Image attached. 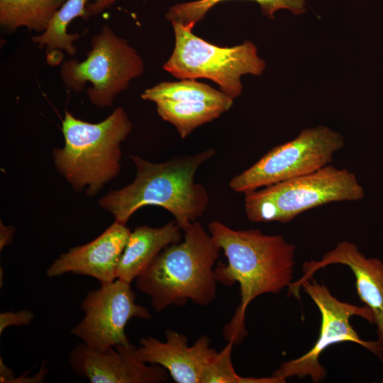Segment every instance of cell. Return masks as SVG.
<instances>
[{
  "instance_id": "6da1fadb",
  "label": "cell",
  "mask_w": 383,
  "mask_h": 383,
  "mask_svg": "<svg viewBox=\"0 0 383 383\" xmlns=\"http://www.w3.org/2000/svg\"><path fill=\"white\" fill-rule=\"evenodd\" d=\"M209 231L227 258V264L214 268L217 282L240 287V303L223 329L228 342L238 344L247 335L245 311L251 301L265 294H278L294 282L296 247L281 235L234 230L218 221H211Z\"/></svg>"
},
{
  "instance_id": "7a4b0ae2",
  "label": "cell",
  "mask_w": 383,
  "mask_h": 383,
  "mask_svg": "<svg viewBox=\"0 0 383 383\" xmlns=\"http://www.w3.org/2000/svg\"><path fill=\"white\" fill-rule=\"evenodd\" d=\"M216 153L213 148L152 162L131 155L136 176L128 185L111 190L99 200V205L110 212L114 221L126 225L131 216L145 206H158L169 211L182 231L196 221L207 209L209 196L195 174Z\"/></svg>"
},
{
  "instance_id": "3957f363",
  "label": "cell",
  "mask_w": 383,
  "mask_h": 383,
  "mask_svg": "<svg viewBox=\"0 0 383 383\" xmlns=\"http://www.w3.org/2000/svg\"><path fill=\"white\" fill-rule=\"evenodd\" d=\"M183 232L184 240L165 248L135 279L157 312L189 301L208 306L216 296L213 266L221 250L198 221Z\"/></svg>"
},
{
  "instance_id": "277c9868",
  "label": "cell",
  "mask_w": 383,
  "mask_h": 383,
  "mask_svg": "<svg viewBox=\"0 0 383 383\" xmlns=\"http://www.w3.org/2000/svg\"><path fill=\"white\" fill-rule=\"evenodd\" d=\"M61 129L65 144L53 150L55 167L74 191L95 196L120 172L121 145L132 131L127 113L119 106L93 123L66 110Z\"/></svg>"
},
{
  "instance_id": "5b68a950",
  "label": "cell",
  "mask_w": 383,
  "mask_h": 383,
  "mask_svg": "<svg viewBox=\"0 0 383 383\" xmlns=\"http://www.w3.org/2000/svg\"><path fill=\"white\" fill-rule=\"evenodd\" d=\"M244 194L245 212L250 221L288 223L322 205L361 200L365 192L353 172L328 165Z\"/></svg>"
},
{
  "instance_id": "8992f818",
  "label": "cell",
  "mask_w": 383,
  "mask_h": 383,
  "mask_svg": "<svg viewBox=\"0 0 383 383\" xmlns=\"http://www.w3.org/2000/svg\"><path fill=\"white\" fill-rule=\"evenodd\" d=\"M174 46L163 69L180 79L199 78L215 82L220 90L234 99L242 94L241 77L261 75L265 62L250 41L221 47L193 33L194 23L172 22Z\"/></svg>"
},
{
  "instance_id": "52a82bcc",
  "label": "cell",
  "mask_w": 383,
  "mask_h": 383,
  "mask_svg": "<svg viewBox=\"0 0 383 383\" xmlns=\"http://www.w3.org/2000/svg\"><path fill=\"white\" fill-rule=\"evenodd\" d=\"M144 67L137 51L106 24L91 38L87 57L82 61H65L60 75L65 87L75 93L81 92L89 83L87 89L89 101L105 108L113 104L133 79L143 74Z\"/></svg>"
},
{
  "instance_id": "ba28073f",
  "label": "cell",
  "mask_w": 383,
  "mask_h": 383,
  "mask_svg": "<svg viewBox=\"0 0 383 383\" xmlns=\"http://www.w3.org/2000/svg\"><path fill=\"white\" fill-rule=\"evenodd\" d=\"M312 299L321 314L318 336L313 347L301 356L283 362L272 374L281 383L288 378L309 377L314 382L325 379L326 370L319 358L330 346L350 342L358 344L383 360V353L377 341L362 340L351 326L353 316H360L374 324L371 311L365 306H358L336 299L329 289L313 277L305 280L301 289Z\"/></svg>"
},
{
  "instance_id": "9c48e42d",
  "label": "cell",
  "mask_w": 383,
  "mask_h": 383,
  "mask_svg": "<svg viewBox=\"0 0 383 383\" xmlns=\"http://www.w3.org/2000/svg\"><path fill=\"white\" fill-rule=\"evenodd\" d=\"M345 140L324 126L304 128L294 139L269 150L258 161L231 179L229 186L245 194L313 172L332 162Z\"/></svg>"
},
{
  "instance_id": "30bf717a",
  "label": "cell",
  "mask_w": 383,
  "mask_h": 383,
  "mask_svg": "<svg viewBox=\"0 0 383 383\" xmlns=\"http://www.w3.org/2000/svg\"><path fill=\"white\" fill-rule=\"evenodd\" d=\"M81 309L84 317L70 333L97 350L130 343L125 333L128 322L133 318H152L148 309L135 302L131 284L119 279L89 292Z\"/></svg>"
},
{
  "instance_id": "8fae6325",
  "label": "cell",
  "mask_w": 383,
  "mask_h": 383,
  "mask_svg": "<svg viewBox=\"0 0 383 383\" xmlns=\"http://www.w3.org/2000/svg\"><path fill=\"white\" fill-rule=\"evenodd\" d=\"M333 264L347 266L353 273L357 296L373 315L377 341L383 353V261L366 257L353 243L339 242L319 260L304 262L303 275L287 288L288 296L299 299L301 284L312 278L318 270Z\"/></svg>"
},
{
  "instance_id": "7c38bea8",
  "label": "cell",
  "mask_w": 383,
  "mask_h": 383,
  "mask_svg": "<svg viewBox=\"0 0 383 383\" xmlns=\"http://www.w3.org/2000/svg\"><path fill=\"white\" fill-rule=\"evenodd\" d=\"M69 361L78 376L91 383H159L168 379L161 366L142 362L131 343L97 350L82 343L70 351Z\"/></svg>"
},
{
  "instance_id": "4fadbf2b",
  "label": "cell",
  "mask_w": 383,
  "mask_h": 383,
  "mask_svg": "<svg viewBox=\"0 0 383 383\" xmlns=\"http://www.w3.org/2000/svg\"><path fill=\"white\" fill-rule=\"evenodd\" d=\"M165 338V342L151 336L142 338L136 347L138 358L161 366L177 383H205L219 355L210 347V338L202 335L189 346L187 336L173 330L166 331Z\"/></svg>"
},
{
  "instance_id": "5bb4252c",
  "label": "cell",
  "mask_w": 383,
  "mask_h": 383,
  "mask_svg": "<svg viewBox=\"0 0 383 383\" xmlns=\"http://www.w3.org/2000/svg\"><path fill=\"white\" fill-rule=\"evenodd\" d=\"M131 232L126 225L114 221L91 242L60 255L47 269V276L72 273L91 277L101 284L114 281Z\"/></svg>"
},
{
  "instance_id": "9a60e30c",
  "label": "cell",
  "mask_w": 383,
  "mask_h": 383,
  "mask_svg": "<svg viewBox=\"0 0 383 383\" xmlns=\"http://www.w3.org/2000/svg\"><path fill=\"white\" fill-rule=\"evenodd\" d=\"M182 231L175 221L157 228L136 227L120 258L116 279L131 284L165 248L182 240Z\"/></svg>"
},
{
  "instance_id": "2e32d148",
  "label": "cell",
  "mask_w": 383,
  "mask_h": 383,
  "mask_svg": "<svg viewBox=\"0 0 383 383\" xmlns=\"http://www.w3.org/2000/svg\"><path fill=\"white\" fill-rule=\"evenodd\" d=\"M118 0H66L55 13L45 32L33 36L31 40L40 48H45L48 55L57 50H65L74 55L77 49L74 42L79 38L78 33H68L69 24L77 18L87 20L97 16L113 6Z\"/></svg>"
},
{
  "instance_id": "e0dca14e",
  "label": "cell",
  "mask_w": 383,
  "mask_h": 383,
  "mask_svg": "<svg viewBox=\"0 0 383 383\" xmlns=\"http://www.w3.org/2000/svg\"><path fill=\"white\" fill-rule=\"evenodd\" d=\"M155 104L157 114L174 126L182 139L186 138L199 126L218 118L232 106L204 101L159 100Z\"/></svg>"
},
{
  "instance_id": "ac0fdd59",
  "label": "cell",
  "mask_w": 383,
  "mask_h": 383,
  "mask_svg": "<svg viewBox=\"0 0 383 383\" xmlns=\"http://www.w3.org/2000/svg\"><path fill=\"white\" fill-rule=\"evenodd\" d=\"M66 0H0V25L6 30L26 28L43 33Z\"/></svg>"
},
{
  "instance_id": "d6986e66",
  "label": "cell",
  "mask_w": 383,
  "mask_h": 383,
  "mask_svg": "<svg viewBox=\"0 0 383 383\" xmlns=\"http://www.w3.org/2000/svg\"><path fill=\"white\" fill-rule=\"evenodd\" d=\"M145 101L159 100L204 101L233 105V99L209 84L193 79H183L178 82H162L146 89L141 94Z\"/></svg>"
},
{
  "instance_id": "ffe728a7",
  "label": "cell",
  "mask_w": 383,
  "mask_h": 383,
  "mask_svg": "<svg viewBox=\"0 0 383 383\" xmlns=\"http://www.w3.org/2000/svg\"><path fill=\"white\" fill-rule=\"evenodd\" d=\"M227 0H196L177 4L171 6L165 16L171 22L183 24L197 23L206 16L207 12L216 4ZM257 2L262 13L274 18V14L280 9H287L296 15L306 11V0H251Z\"/></svg>"
},
{
  "instance_id": "44dd1931",
  "label": "cell",
  "mask_w": 383,
  "mask_h": 383,
  "mask_svg": "<svg viewBox=\"0 0 383 383\" xmlns=\"http://www.w3.org/2000/svg\"><path fill=\"white\" fill-rule=\"evenodd\" d=\"M33 318V312L29 310L1 312L0 313V334H2L9 326H29Z\"/></svg>"
},
{
  "instance_id": "7402d4cb",
  "label": "cell",
  "mask_w": 383,
  "mask_h": 383,
  "mask_svg": "<svg viewBox=\"0 0 383 383\" xmlns=\"http://www.w3.org/2000/svg\"><path fill=\"white\" fill-rule=\"evenodd\" d=\"M15 229L12 226H6L0 223V250L11 244L13 240Z\"/></svg>"
}]
</instances>
